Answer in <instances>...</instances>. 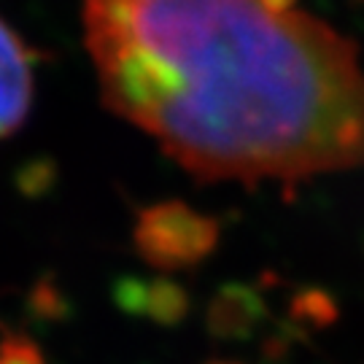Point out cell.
Wrapping results in <instances>:
<instances>
[{
	"mask_svg": "<svg viewBox=\"0 0 364 364\" xmlns=\"http://www.w3.org/2000/svg\"><path fill=\"white\" fill-rule=\"evenodd\" d=\"M294 0H84L103 103L205 181L364 165L356 43Z\"/></svg>",
	"mask_w": 364,
	"mask_h": 364,
	"instance_id": "6da1fadb",
	"label": "cell"
},
{
	"mask_svg": "<svg viewBox=\"0 0 364 364\" xmlns=\"http://www.w3.org/2000/svg\"><path fill=\"white\" fill-rule=\"evenodd\" d=\"M135 243L156 267H192L216 246V224L183 203H162L141 216Z\"/></svg>",
	"mask_w": 364,
	"mask_h": 364,
	"instance_id": "7a4b0ae2",
	"label": "cell"
},
{
	"mask_svg": "<svg viewBox=\"0 0 364 364\" xmlns=\"http://www.w3.org/2000/svg\"><path fill=\"white\" fill-rule=\"evenodd\" d=\"M30 97H33L30 54L19 36H14L0 22V138L25 122Z\"/></svg>",
	"mask_w": 364,
	"mask_h": 364,
	"instance_id": "3957f363",
	"label": "cell"
},
{
	"mask_svg": "<svg viewBox=\"0 0 364 364\" xmlns=\"http://www.w3.org/2000/svg\"><path fill=\"white\" fill-rule=\"evenodd\" d=\"M254 297L243 291H230L213 305L210 311V329L219 338H246L251 324L257 321Z\"/></svg>",
	"mask_w": 364,
	"mask_h": 364,
	"instance_id": "277c9868",
	"label": "cell"
},
{
	"mask_svg": "<svg viewBox=\"0 0 364 364\" xmlns=\"http://www.w3.org/2000/svg\"><path fill=\"white\" fill-rule=\"evenodd\" d=\"M144 313H149L159 324H176L186 313V297L181 289H176L173 284H156L146 291Z\"/></svg>",
	"mask_w": 364,
	"mask_h": 364,
	"instance_id": "5b68a950",
	"label": "cell"
},
{
	"mask_svg": "<svg viewBox=\"0 0 364 364\" xmlns=\"http://www.w3.org/2000/svg\"><path fill=\"white\" fill-rule=\"evenodd\" d=\"M0 364H46L33 340L11 335L0 343Z\"/></svg>",
	"mask_w": 364,
	"mask_h": 364,
	"instance_id": "8992f818",
	"label": "cell"
}]
</instances>
